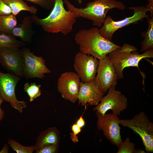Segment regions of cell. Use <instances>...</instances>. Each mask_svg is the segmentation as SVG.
I'll list each match as a JSON object with an SVG mask.
<instances>
[{"label":"cell","instance_id":"obj_1","mask_svg":"<svg viewBox=\"0 0 153 153\" xmlns=\"http://www.w3.org/2000/svg\"><path fill=\"white\" fill-rule=\"evenodd\" d=\"M63 0H55L49 15L40 18L36 15L31 16L33 23L40 26L46 32L57 33L61 32L66 35L71 32L76 18L73 13L65 8Z\"/></svg>","mask_w":153,"mask_h":153},{"label":"cell","instance_id":"obj_2","mask_svg":"<svg viewBox=\"0 0 153 153\" xmlns=\"http://www.w3.org/2000/svg\"><path fill=\"white\" fill-rule=\"evenodd\" d=\"M99 30L97 27L80 30L75 34V39L80 52L100 60L120 46L103 37Z\"/></svg>","mask_w":153,"mask_h":153},{"label":"cell","instance_id":"obj_3","mask_svg":"<svg viewBox=\"0 0 153 153\" xmlns=\"http://www.w3.org/2000/svg\"><path fill=\"white\" fill-rule=\"evenodd\" d=\"M63 3L76 18L82 17L92 21L93 25L98 27L103 24L109 10L114 8L124 10L126 8L122 2L116 0H95L87 3L86 7L80 8L75 7L68 0H63Z\"/></svg>","mask_w":153,"mask_h":153},{"label":"cell","instance_id":"obj_4","mask_svg":"<svg viewBox=\"0 0 153 153\" xmlns=\"http://www.w3.org/2000/svg\"><path fill=\"white\" fill-rule=\"evenodd\" d=\"M135 46L127 43L112 51L108 55L114 66L118 79L124 77L123 71L127 67H135L139 69V64L142 59L153 58V48L146 50L141 54L137 52Z\"/></svg>","mask_w":153,"mask_h":153},{"label":"cell","instance_id":"obj_5","mask_svg":"<svg viewBox=\"0 0 153 153\" xmlns=\"http://www.w3.org/2000/svg\"><path fill=\"white\" fill-rule=\"evenodd\" d=\"M118 121L119 124L130 128L140 136L147 152H153V124L144 112H140L131 119L119 118Z\"/></svg>","mask_w":153,"mask_h":153},{"label":"cell","instance_id":"obj_6","mask_svg":"<svg viewBox=\"0 0 153 153\" xmlns=\"http://www.w3.org/2000/svg\"><path fill=\"white\" fill-rule=\"evenodd\" d=\"M128 8L133 10L134 14L132 16L118 21H114L110 16L106 17L103 26L99 29L100 34L111 41L113 34L118 29L131 24L138 23L139 21H141L144 18L149 17V15L146 14L148 10L146 7L141 6L129 7Z\"/></svg>","mask_w":153,"mask_h":153},{"label":"cell","instance_id":"obj_7","mask_svg":"<svg viewBox=\"0 0 153 153\" xmlns=\"http://www.w3.org/2000/svg\"><path fill=\"white\" fill-rule=\"evenodd\" d=\"M21 77L9 73L0 71V96L4 100L9 102L12 107L22 113L23 109L27 107V103L17 98L15 88Z\"/></svg>","mask_w":153,"mask_h":153},{"label":"cell","instance_id":"obj_8","mask_svg":"<svg viewBox=\"0 0 153 153\" xmlns=\"http://www.w3.org/2000/svg\"><path fill=\"white\" fill-rule=\"evenodd\" d=\"M116 86H111L106 95L101 98L99 104L93 109L104 115L109 110L116 116L127 108L128 100L126 96L120 91L116 90Z\"/></svg>","mask_w":153,"mask_h":153},{"label":"cell","instance_id":"obj_9","mask_svg":"<svg viewBox=\"0 0 153 153\" xmlns=\"http://www.w3.org/2000/svg\"><path fill=\"white\" fill-rule=\"evenodd\" d=\"M99 60L94 81L100 91L105 94L111 86H116L118 78L115 69L108 54Z\"/></svg>","mask_w":153,"mask_h":153},{"label":"cell","instance_id":"obj_10","mask_svg":"<svg viewBox=\"0 0 153 153\" xmlns=\"http://www.w3.org/2000/svg\"><path fill=\"white\" fill-rule=\"evenodd\" d=\"M99 60L93 56L79 52L74 57V68L81 82L90 83L94 81Z\"/></svg>","mask_w":153,"mask_h":153},{"label":"cell","instance_id":"obj_11","mask_svg":"<svg viewBox=\"0 0 153 153\" xmlns=\"http://www.w3.org/2000/svg\"><path fill=\"white\" fill-rule=\"evenodd\" d=\"M97 118V126L98 130L103 131L106 138L118 148L123 140L122 139L121 128L118 116L112 114L102 115L96 111Z\"/></svg>","mask_w":153,"mask_h":153},{"label":"cell","instance_id":"obj_12","mask_svg":"<svg viewBox=\"0 0 153 153\" xmlns=\"http://www.w3.org/2000/svg\"><path fill=\"white\" fill-rule=\"evenodd\" d=\"M21 49L24 62V77L26 79H43L45 74L50 73L51 71L46 66L45 61L42 56L35 55L28 48L24 47Z\"/></svg>","mask_w":153,"mask_h":153},{"label":"cell","instance_id":"obj_13","mask_svg":"<svg viewBox=\"0 0 153 153\" xmlns=\"http://www.w3.org/2000/svg\"><path fill=\"white\" fill-rule=\"evenodd\" d=\"M0 63L8 73L24 77L23 58L20 48H0Z\"/></svg>","mask_w":153,"mask_h":153},{"label":"cell","instance_id":"obj_14","mask_svg":"<svg viewBox=\"0 0 153 153\" xmlns=\"http://www.w3.org/2000/svg\"><path fill=\"white\" fill-rule=\"evenodd\" d=\"M80 80L76 73L69 71L62 73L57 82L58 91L62 97L73 103L77 101Z\"/></svg>","mask_w":153,"mask_h":153},{"label":"cell","instance_id":"obj_15","mask_svg":"<svg viewBox=\"0 0 153 153\" xmlns=\"http://www.w3.org/2000/svg\"><path fill=\"white\" fill-rule=\"evenodd\" d=\"M104 95L100 91L94 81L90 83L81 81L78 97V104L86 106L88 103L96 106Z\"/></svg>","mask_w":153,"mask_h":153},{"label":"cell","instance_id":"obj_16","mask_svg":"<svg viewBox=\"0 0 153 153\" xmlns=\"http://www.w3.org/2000/svg\"><path fill=\"white\" fill-rule=\"evenodd\" d=\"M33 23L31 16L25 17L20 25L14 28L12 35L20 38L22 41L26 44L31 43L35 33L32 28Z\"/></svg>","mask_w":153,"mask_h":153},{"label":"cell","instance_id":"obj_17","mask_svg":"<svg viewBox=\"0 0 153 153\" xmlns=\"http://www.w3.org/2000/svg\"><path fill=\"white\" fill-rule=\"evenodd\" d=\"M60 140V132L56 127L48 128L42 131L37 136L35 145V150L48 144H59Z\"/></svg>","mask_w":153,"mask_h":153},{"label":"cell","instance_id":"obj_18","mask_svg":"<svg viewBox=\"0 0 153 153\" xmlns=\"http://www.w3.org/2000/svg\"><path fill=\"white\" fill-rule=\"evenodd\" d=\"M10 8L12 14L16 16L21 11H27L33 15H36L38 10L36 7L29 6L23 0H3Z\"/></svg>","mask_w":153,"mask_h":153},{"label":"cell","instance_id":"obj_19","mask_svg":"<svg viewBox=\"0 0 153 153\" xmlns=\"http://www.w3.org/2000/svg\"><path fill=\"white\" fill-rule=\"evenodd\" d=\"M17 24L16 16L12 14L0 16V32L12 35L13 30Z\"/></svg>","mask_w":153,"mask_h":153},{"label":"cell","instance_id":"obj_20","mask_svg":"<svg viewBox=\"0 0 153 153\" xmlns=\"http://www.w3.org/2000/svg\"><path fill=\"white\" fill-rule=\"evenodd\" d=\"M27 44L16 39L12 35L0 32V48L24 47Z\"/></svg>","mask_w":153,"mask_h":153},{"label":"cell","instance_id":"obj_21","mask_svg":"<svg viewBox=\"0 0 153 153\" xmlns=\"http://www.w3.org/2000/svg\"><path fill=\"white\" fill-rule=\"evenodd\" d=\"M148 29L146 33L144 39L141 42V52L153 48V17L147 18Z\"/></svg>","mask_w":153,"mask_h":153},{"label":"cell","instance_id":"obj_22","mask_svg":"<svg viewBox=\"0 0 153 153\" xmlns=\"http://www.w3.org/2000/svg\"><path fill=\"white\" fill-rule=\"evenodd\" d=\"M41 84L37 85L35 82H26L24 84V89L29 97L30 102H32L41 95Z\"/></svg>","mask_w":153,"mask_h":153},{"label":"cell","instance_id":"obj_23","mask_svg":"<svg viewBox=\"0 0 153 153\" xmlns=\"http://www.w3.org/2000/svg\"><path fill=\"white\" fill-rule=\"evenodd\" d=\"M135 144L130 142V139L127 138L124 141H122L118 148L117 153H145L141 149H136Z\"/></svg>","mask_w":153,"mask_h":153},{"label":"cell","instance_id":"obj_24","mask_svg":"<svg viewBox=\"0 0 153 153\" xmlns=\"http://www.w3.org/2000/svg\"><path fill=\"white\" fill-rule=\"evenodd\" d=\"M8 143L17 153H32L35 150V145L24 146L12 139H9Z\"/></svg>","mask_w":153,"mask_h":153},{"label":"cell","instance_id":"obj_25","mask_svg":"<svg viewBox=\"0 0 153 153\" xmlns=\"http://www.w3.org/2000/svg\"><path fill=\"white\" fill-rule=\"evenodd\" d=\"M59 144H48L36 149V153H56L59 151Z\"/></svg>","mask_w":153,"mask_h":153},{"label":"cell","instance_id":"obj_26","mask_svg":"<svg viewBox=\"0 0 153 153\" xmlns=\"http://www.w3.org/2000/svg\"><path fill=\"white\" fill-rule=\"evenodd\" d=\"M40 6L42 8L49 10L53 8L54 4L48 0H26Z\"/></svg>","mask_w":153,"mask_h":153},{"label":"cell","instance_id":"obj_27","mask_svg":"<svg viewBox=\"0 0 153 153\" xmlns=\"http://www.w3.org/2000/svg\"><path fill=\"white\" fill-rule=\"evenodd\" d=\"M72 133H70V137L74 143L78 142L77 135L81 131V128L79 127L76 124L72 125L71 127Z\"/></svg>","mask_w":153,"mask_h":153},{"label":"cell","instance_id":"obj_28","mask_svg":"<svg viewBox=\"0 0 153 153\" xmlns=\"http://www.w3.org/2000/svg\"><path fill=\"white\" fill-rule=\"evenodd\" d=\"M12 14L10 8L3 0H0V16L9 15Z\"/></svg>","mask_w":153,"mask_h":153},{"label":"cell","instance_id":"obj_29","mask_svg":"<svg viewBox=\"0 0 153 153\" xmlns=\"http://www.w3.org/2000/svg\"><path fill=\"white\" fill-rule=\"evenodd\" d=\"M75 124L81 128L84 126L85 122L83 117V115L79 117L76 122Z\"/></svg>","mask_w":153,"mask_h":153},{"label":"cell","instance_id":"obj_30","mask_svg":"<svg viewBox=\"0 0 153 153\" xmlns=\"http://www.w3.org/2000/svg\"><path fill=\"white\" fill-rule=\"evenodd\" d=\"M149 2V3L147 5L146 7L150 12V16H153V0H147Z\"/></svg>","mask_w":153,"mask_h":153},{"label":"cell","instance_id":"obj_31","mask_svg":"<svg viewBox=\"0 0 153 153\" xmlns=\"http://www.w3.org/2000/svg\"><path fill=\"white\" fill-rule=\"evenodd\" d=\"M4 100L0 96V122L4 118L5 113L4 112L1 108V105L2 103L4 101Z\"/></svg>","mask_w":153,"mask_h":153},{"label":"cell","instance_id":"obj_32","mask_svg":"<svg viewBox=\"0 0 153 153\" xmlns=\"http://www.w3.org/2000/svg\"><path fill=\"white\" fill-rule=\"evenodd\" d=\"M8 147L7 144L4 145L2 149L0 151V153H8Z\"/></svg>","mask_w":153,"mask_h":153},{"label":"cell","instance_id":"obj_33","mask_svg":"<svg viewBox=\"0 0 153 153\" xmlns=\"http://www.w3.org/2000/svg\"><path fill=\"white\" fill-rule=\"evenodd\" d=\"M76 1H77L78 3V4L80 5L82 4V0H76Z\"/></svg>","mask_w":153,"mask_h":153},{"label":"cell","instance_id":"obj_34","mask_svg":"<svg viewBox=\"0 0 153 153\" xmlns=\"http://www.w3.org/2000/svg\"><path fill=\"white\" fill-rule=\"evenodd\" d=\"M50 2L54 4L55 0H48Z\"/></svg>","mask_w":153,"mask_h":153},{"label":"cell","instance_id":"obj_35","mask_svg":"<svg viewBox=\"0 0 153 153\" xmlns=\"http://www.w3.org/2000/svg\"></svg>","mask_w":153,"mask_h":153}]
</instances>
